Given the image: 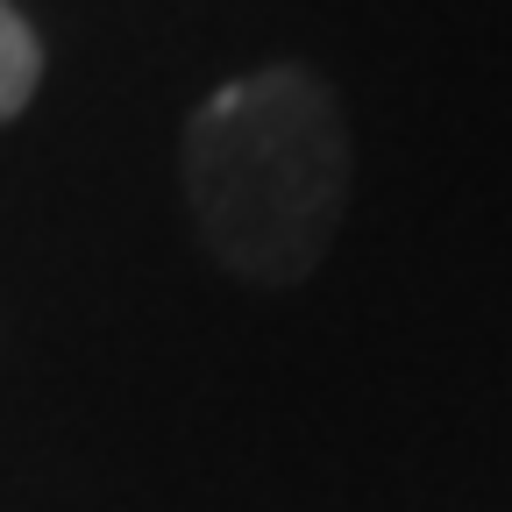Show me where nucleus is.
I'll return each mask as SVG.
<instances>
[{"instance_id":"nucleus-1","label":"nucleus","mask_w":512,"mask_h":512,"mask_svg":"<svg viewBox=\"0 0 512 512\" xmlns=\"http://www.w3.org/2000/svg\"><path fill=\"white\" fill-rule=\"evenodd\" d=\"M185 207L221 271L299 285L320 271L349 207V128L306 64H264L214 86L178 143Z\"/></svg>"},{"instance_id":"nucleus-2","label":"nucleus","mask_w":512,"mask_h":512,"mask_svg":"<svg viewBox=\"0 0 512 512\" xmlns=\"http://www.w3.org/2000/svg\"><path fill=\"white\" fill-rule=\"evenodd\" d=\"M36 86H43V43L8 0H0V121H15L36 100Z\"/></svg>"}]
</instances>
